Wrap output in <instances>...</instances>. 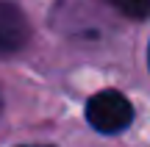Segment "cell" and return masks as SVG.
Instances as JSON below:
<instances>
[{
	"mask_svg": "<svg viewBox=\"0 0 150 147\" xmlns=\"http://www.w3.org/2000/svg\"><path fill=\"white\" fill-rule=\"evenodd\" d=\"M31 39V25L25 14L8 0H0V56H14Z\"/></svg>",
	"mask_w": 150,
	"mask_h": 147,
	"instance_id": "obj_2",
	"label": "cell"
},
{
	"mask_svg": "<svg viewBox=\"0 0 150 147\" xmlns=\"http://www.w3.org/2000/svg\"><path fill=\"white\" fill-rule=\"evenodd\" d=\"M0 111H3V100H0Z\"/></svg>",
	"mask_w": 150,
	"mask_h": 147,
	"instance_id": "obj_5",
	"label": "cell"
},
{
	"mask_svg": "<svg viewBox=\"0 0 150 147\" xmlns=\"http://www.w3.org/2000/svg\"><path fill=\"white\" fill-rule=\"evenodd\" d=\"M147 61H150V50H147Z\"/></svg>",
	"mask_w": 150,
	"mask_h": 147,
	"instance_id": "obj_6",
	"label": "cell"
},
{
	"mask_svg": "<svg viewBox=\"0 0 150 147\" xmlns=\"http://www.w3.org/2000/svg\"><path fill=\"white\" fill-rule=\"evenodd\" d=\"M108 3L128 20H147L150 17V0H108Z\"/></svg>",
	"mask_w": 150,
	"mask_h": 147,
	"instance_id": "obj_3",
	"label": "cell"
},
{
	"mask_svg": "<svg viewBox=\"0 0 150 147\" xmlns=\"http://www.w3.org/2000/svg\"><path fill=\"white\" fill-rule=\"evenodd\" d=\"M28 147H50V144H28Z\"/></svg>",
	"mask_w": 150,
	"mask_h": 147,
	"instance_id": "obj_4",
	"label": "cell"
},
{
	"mask_svg": "<svg viewBox=\"0 0 150 147\" xmlns=\"http://www.w3.org/2000/svg\"><path fill=\"white\" fill-rule=\"evenodd\" d=\"M86 120L97 133H122L134 122V106L128 103L122 92L117 89H103L86 103Z\"/></svg>",
	"mask_w": 150,
	"mask_h": 147,
	"instance_id": "obj_1",
	"label": "cell"
}]
</instances>
